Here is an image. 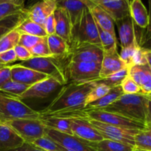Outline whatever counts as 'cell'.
<instances>
[{"instance_id":"cell-1","label":"cell","mask_w":151,"mask_h":151,"mask_svg":"<svg viewBox=\"0 0 151 151\" xmlns=\"http://www.w3.org/2000/svg\"><path fill=\"white\" fill-rule=\"evenodd\" d=\"M95 85L94 81L66 84L62 87L52 103L47 108L38 111L40 116H51L82 110L85 108L87 95Z\"/></svg>"},{"instance_id":"cell-2","label":"cell","mask_w":151,"mask_h":151,"mask_svg":"<svg viewBox=\"0 0 151 151\" xmlns=\"http://www.w3.org/2000/svg\"><path fill=\"white\" fill-rule=\"evenodd\" d=\"M148 100L142 94H123L107 107L97 110L116 114L145 124L149 121Z\"/></svg>"},{"instance_id":"cell-3","label":"cell","mask_w":151,"mask_h":151,"mask_svg":"<svg viewBox=\"0 0 151 151\" xmlns=\"http://www.w3.org/2000/svg\"><path fill=\"white\" fill-rule=\"evenodd\" d=\"M39 117V112L21 100L0 94V123L16 119H36Z\"/></svg>"},{"instance_id":"cell-4","label":"cell","mask_w":151,"mask_h":151,"mask_svg":"<svg viewBox=\"0 0 151 151\" xmlns=\"http://www.w3.org/2000/svg\"><path fill=\"white\" fill-rule=\"evenodd\" d=\"M19 64L55 78L62 86L68 83L66 70L63 69L60 60L53 56L32 57L29 60L21 61Z\"/></svg>"},{"instance_id":"cell-5","label":"cell","mask_w":151,"mask_h":151,"mask_svg":"<svg viewBox=\"0 0 151 151\" xmlns=\"http://www.w3.org/2000/svg\"><path fill=\"white\" fill-rule=\"evenodd\" d=\"M85 44L101 47L98 27L87 7L84 9L78 29L72 37L71 49Z\"/></svg>"},{"instance_id":"cell-6","label":"cell","mask_w":151,"mask_h":151,"mask_svg":"<svg viewBox=\"0 0 151 151\" xmlns=\"http://www.w3.org/2000/svg\"><path fill=\"white\" fill-rule=\"evenodd\" d=\"M2 124L10 127L27 143H32L45 136L46 128L39 119H16Z\"/></svg>"},{"instance_id":"cell-7","label":"cell","mask_w":151,"mask_h":151,"mask_svg":"<svg viewBox=\"0 0 151 151\" xmlns=\"http://www.w3.org/2000/svg\"><path fill=\"white\" fill-rule=\"evenodd\" d=\"M101 63L69 61L66 69L68 81L83 83L100 79Z\"/></svg>"},{"instance_id":"cell-8","label":"cell","mask_w":151,"mask_h":151,"mask_svg":"<svg viewBox=\"0 0 151 151\" xmlns=\"http://www.w3.org/2000/svg\"><path fill=\"white\" fill-rule=\"evenodd\" d=\"M86 120L101 134L105 139L119 142L134 147L135 145L134 137L137 135L139 130L120 128V127L103 123L93 119H86Z\"/></svg>"},{"instance_id":"cell-9","label":"cell","mask_w":151,"mask_h":151,"mask_svg":"<svg viewBox=\"0 0 151 151\" xmlns=\"http://www.w3.org/2000/svg\"><path fill=\"white\" fill-rule=\"evenodd\" d=\"M45 135L58 143L66 151H96L88 144L74 135L46 128Z\"/></svg>"},{"instance_id":"cell-10","label":"cell","mask_w":151,"mask_h":151,"mask_svg":"<svg viewBox=\"0 0 151 151\" xmlns=\"http://www.w3.org/2000/svg\"><path fill=\"white\" fill-rule=\"evenodd\" d=\"M69 56V61L101 63L103 51L99 46L85 44L71 49Z\"/></svg>"},{"instance_id":"cell-11","label":"cell","mask_w":151,"mask_h":151,"mask_svg":"<svg viewBox=\"0 0 151 151\" xmlns=\"http://www.w3.org/2000/svg\"><path fill=\"white\" fill-rule=\"evenodd\" d=\"M61 86H63L57 80L49 77L29 86V88L19 96L18 99L22 100L24 99L46 98Z\"/></svg>"},{"instance_id":"cell-12","label":"cell","mask_w":151,"mask_h":151,"mask_svg":"<svg viewBox=\"0 0 151 151\" xmlns=\"http://www.w3.org/2000/svg\"><path fill=\"white\" fill-rule=\"evenodd\" d=\"M71 120V129L75 137L88 142L102 141L101 134L86 120L82 118H68Z\"/></svg>"},{"instance_id":"cell-13","label":"cell","mask_w":151,"mask_h":151,"mask_svg":"<svg viewBox=\"0 0 151 151\" xmlns=\"http://www.w3.org/2000/svg\"><path fill=\"white\" fill-rule=\"evenodd\" d=\"M103 9L116 22L130 16L129 0H89Z\"/></svg>"},{"instance_id":"cell-14","label":"cell","mask_w":151,"mask_h":151,"mask_svg":"<svg viewBox=\"0 0 151 151\" xmlns=\"http://www.w3.org/2000/svg\"><path fill=\"white\" fill-rule=\"evenodd\" d=\"M56 8L57 0H40L27 9V17L43 26L46 19L54 13Z\"/></svg>"},{"instance_id":"cell-15","label":"cell","mask_w":151,"mask_h":151,"mask_svg":"<svg viewBox=\"0 0 151 151\" xmlns=\"http://www.w3.org/2000/svg\"><path fill=\"white\" fill-rule=\"evenodd\" d=\"M11 71V80L20 83L25 84L29 86L34 85L46 78L47 75L33 70L29 68L17 64L10 65Z\"/></svg>"},{"instance_id":"cell-16","label":"cell","mask_w":151,"mask_h":151,"mask_svg":"<svg viewBox=\"0 0 151 151\" xmlns=\"http://www.w3.org/2000/svg\"><path fill=\"white\" fill-rule=\"evenodd\" d=\"M86 4L82 0H57V7H62L67 12L72 26V40L82 18Z\"/></svg>"},{"instance_id":"cell-17","label":"cell","mask_w":151,"mask_h":151,"mask_svg":"<svg viewBox=\"0 0 151 151\" xmlns=\"http://www.w3.org/2000/svg\"><path fill=\"white\" fill-rule=\"evenodd\" d=\"M115 24L118 29L121 48L138 44L136 37L135 24L131 16L116 21Z\"/></svg>"},{"instance_id":"cell-18","label":"cell","mask_w":151,"mask_h":151,"mask_svg":"<svg viewBox=\"0 0 151 151\" xmlns=\"http://www.w3.org/2000/svg\"><path fill=\"white\" fill-rule=\"evenodd\" d=\"M82 1L90 11L97 26L100 27L103 30L111 33L114 37H116V32H115V22L111 19V17L103 9L89 0H82Z\"/></svg>"},{"instance_id":"cell-19","label":"cell","mask_w":151,"mask_h":151,"mask_svg":"<svg viewBox=\"0 0 151 151\" xmlns=\"http://www.w3.org/2000/svg\"><path fill=\"white\" fill-rule=\"evenodd\" d=\"M128 76L132 78L141 88L144 95L151 93V70L148 64L134 65L129 68Z\"/></svg>"},{"instance_id":"cell-20","label":"cell","mask_w":151,"mask_h":151,"mask_svg":"<svg viewBox=\"0 0 151 151\" xmlns=\"http://www.w3.org/2000/svg\"><path fill=\"white\" fill-rule=\"evenodd\" d=\"M55 21V35L63 38L69 44H72V26L66 10L57 7L54 13Z\"/></svg>"},{"instance_id":"cell-21","label":"cell","mask_w":151,"mask_h":151,"mask_svg":"<svg viewBox=\"0 0 151 151\" xmlns=\"http://www.w3.org/2000/svg\"><path fill=\"white\" fill-rule=\"evenodd\" d=\"M24 140L4 124L0 123V151H10L20 147Z\"/></svg>"},{"instance_id":"cell-22","label":"cell","mask_w":151,"mask_h":151,"mask_svg":"<svg viewBox=\"0 0 151 151\" xmlns=\"http://www.w3.org/2000/svg\"><path fill=\"white\" fill-rule=\"evenodd\" d=\"M128 68L127 65L121 60L119 53L114 54H103L101 63L100 78H104L111 75L122 69Z\"/></svg>"},{"instance_id":"cell-23","label":"cell","mask_w":151,"mask_h":151,"mask_svg":"<svg viewBox=\"0 0 151 151\" xmlns=\"http://www.w3.org/2000/svg\"><path fill=\"white\" fill-rule=\"evenodd\" d=\"M130 16L137 26L142 29H147L149 24V15L141 0L130 1Z\"/></svg>"},{"instance_id":"cell-24","label":"cell","mask_w":151,"mask_h":151,"mask_svg":"<svg viewBox=\"0 0 151 151\" xmlns=\"http://www.w3.org/2000/svg\"><path fill=\"white\" fill-rule=\"evenodd\" d=\"M47 39L52 56L59 60L69 57L71 48L65 40L55 34L47 35Z\"/></svg>"},{"instance_id":"cell-25","label":"cell","mask_w":151,"mask_h":151,"mask_svg":"<svg viewBox=\"0 0 151 151\" xmlns=\"http://www.w3.org/2000/svg\"><path fill=\"white\" fill-rule=\"evenodd\" d=\"M46 128L64 134L73 135L71 129V120L68 118L58 116H41L38 118Z\"/></svg>"},{"instance_id":"cell-26","label":"cell","mask_w":151,"mask_h":151,"mask_svg":"<svg viewBox=\"0 0 151 151\" xmlns=\"http://www.w3.org/2000/svg\"><path fill=\"white\" fill-rule=\"evenodd\" d=\"M122 94H123V91L120 86L111 87L109 93L106 94L104 97L89 103L86 106H85V108L82 110H97V109L106 108L114 103L115 100H117Z\"/></svg>"},{"instance_id":"cell-27","label":"cell","mask_w":151,"mask_h":151,"mask_svg":"<svg viewBox=\"0 0 151 151\" xmlns=\"http://www.w3.org/2000/svg\"><path fill=\"white\" fill-rule=\"evenodd\" d=\"M96 151H133L135 147L130 145L110 139H103L97 142H88Z\"/></svg>"},{"instance_id":"cell-28","label":"cell","mask_w":151,"mask_h":151,"mask_svg":"<svg viewBox=\"0 0 151 151\" xmlns=\"http://www.w3.org/2000/svg\"><path fill=\"white\" fill-rule=\"evenodd\" d=\"M27 18V9L24 11L11 15L0 21V38L10 31L16 29Z\"/></svg>"},{"instance_id":"cell-29","label":"cell","mask_w":151,"mask_h":151,"mask_svg":"<svg viewBox=\"0 0 151 151\" xmlns=\"http://www.w3.org/2000/svg\"><path fill=\"white\" fill-rule=\"evenodd\" d=\"M135 150L151 151V122L147 121L145 127L139 130L134 137Z\"/></svg>"},{"instance_id":"cell-30","label":"cell","mask_w":151,"mask_h":151,"mask_svg":"<svg viewBox=\"0 0 151 151\" xmlns=\"http://www.w3.org/2000/svg\"><path fill=\"white\" fill-rule=\"evenodd\" d=\"M16 29L20 34H27V35H35L40 38L47 36L43 26L30 20L27 17L16 28Z\"/></svg>"},{"instance_id":"cell-31","label":"cell","mask_w":151,"mask_h":151,"mask_svg":"<svg viewBox=\"0 0 151 151\" xmlns=\"http://www.w3.org/2000/svg\"><path fill=\"white\" fill-rule=\"evenodd\" d=\"M98 32L100 36L101 48L103 54H114L117 52V38L112 35L109 32L103 30L99 26Z\"/></svg>"},{"instance_id":"cell-32","label":"cell","mask_w":151,"mask_h":151,"mask_svg":"<svg viewBox=\"0 0 151 151\" xmlns=\"http://www.w3.org/2000/svg\"><path fill=\"white\" fill-rule=\"evenodd\" d=\"M29 88V86L10 80L0 87V94L18 99Z\"/></svg>"},{"instance_id":"cell-33","label":"cell","mask_w":151,"mask_h":151,"mask_svg":"<svg viewBox=\"0 0 151 151\" xmlns=\"http://www.w3.org/2000/svg\"><path fill=\"white\" fill-rule=\"evenodd\" d=\"M128 72H129V68H125L122 69L116 73L113 74L111 75L106 77L104 78H100L94 81L95 83H101L105 84L109 87H114L117 86H120L121 83L124 81L125 78L128 76Z\"/></svg>"},{"instance_id":"cell-34","label":"cell","mask_w":151,"mask_h":151,"mask_svg":"<svg viewBox=\"0 0 151 151\" xmlns=\"http://www.w3.org/2000/svg\"><path fill=\"white\" fill-rule=\"evenodd\" d=\"M20 33L16 29L10 31L0 38V53L14 49L19 44Z\"/></svg>"},{"instance_id":"cell-35","label":"cell","mask_w":151,"mask_h":151,"mask_svg":"<svg viewBox=\"0 0 151 151\" xmlns=\"http://www.w3.org/2000/svg\"><path fill=\"white\" fill-rule=\"evenodd\" d=\"M95 84L96 85L94 86V88L91 90V91L88 93L86 98L85 106H86L87 105L92 103V102L96 101V100H99V99L104 97L106 94L109 93V91H110V89L111 88V87L105 85V84Z\"/></svg>"},{"instance_id":"cell-36","label":"cell","mask_w":151,"mask_h":151,"mask_svg":"<svg viewBox=\"0 0 151 151\" xmlns=\"http://www.w3.org/2000/svg\"><path fill=\"white\" fill-rule=\"evenodd\" d=\"M31 144L45 151H66L58 143L46 135L36 139Z\"/></svg>"},{"instance_id":"cell-37","label":"cell","mask_w":151,"mask_h":151,"mask_svg":"<svg viewBox=\"0 0 151 151\" xmlns=\"http://www.w3.org/2000/svg\"><path fill=\"white\" fill-rule=\"evenodd\" d=\"M30 52L32 57H51L47 37L41 38V41L31 49Z\"/></svg>"},{"instance_id":"cell-38","label":"cell","mask_w":151,"mask_h":151,"mask_svg":"<svg viewBox=\"0 0 151 151\" xmlns=\"http://www.w3.org/2000/svg\"><path fill=\"white\" fill-rule=\"evenodd\" d=\"M24 10V7H21L13 4H9V3L0 4V21L7 16L20 13Z\"/></svg>"},{"instance_id":"cell-39","label":"cell","mask_w":151,"mask_h":151,"mask_svg":"<svg viewBox=\"0 0 151 151\" xmlns=\"http://www.w3.org/2000/svg\"><path fill=\"white\" fill-rule=\"evenodd\" d=\"M120 86L122 88L123 94H141V88L136 83L135 81L128 76L121 83Z\"/></svg>"},{"instance_id":"cell-40","label":"cell","mask_w":151,"mask_h":151,"mask_svg":"<svg viewBox=\"0 0 151 151\" xmlns=\"http://www.w3.org/2000/svg\"><path fill=\"white\" fill-rule=\"evenodd\" d=\"M139 46L138 44H135V45L130 46L128 47H122L121 48V52L119 54V57H120L121 60L127 65L128 68H130L132 65V60L133 57L137 49Z\"/></svg>"},{"instance_id":"cell-41","label":"cell","mask_w":151,"mask_h":151,"mask_svg":"<svg viewBox=\"0 0 151 151\" xmlns=\"http://www.w3.org/2000/svg\"><path fill=\"white\" fill-rule=\"evenodd\" d=\"M41 38L35 36V35H27V34H20L19 44L30 50L35 44H37L41 41Z\"/></svg>"},{"instance_id":"cell-42","label":"cell","mask_w":151,"mask_h":151,"mask_svg":"<svg viewBox=\"0 0 151 151\" xmlns=\"http://www.w3.org/2000/svg\"><path fill=\"white\" fill-rule=\"evenodd\" d=\"M147 63V58L145 55V50L139 47L136 50L134 55L133 57L132 65H145Z\"/></svg>"},{"instance_id":"cell-43","label":"cell","mask_w":151,"mask_h":151,"mask_svg":"<svg viewBox=\"0 0 151 151\" xmlns=\"http://www.w3.org/2000/svg\"><path fill=\"white\" fill-rule=\"evenodd\" d=\"M14 50L16 52L18 60H20L21 61L29 60L32 57L30 50L25 48L23 46L19 45V44L14 47Z\"/></svg>"},{"instance_id":"cell-44","label":"cell","mask_w":151,"mask_h":151,"mask_svg":"<svg viewBox=\"0 0 151 151\" xmlns=\"http://www.w3.org/2000/svg\"><path fill=\"white\" fill-rule=\"evenodd\" d=\"M0 60L5 65H8L9 63L16 61L18 58L14 49H11L0 53Z\"/></svg>"},{"instance_id":"cell-45","label":"cell","mask_w":151,"mask_h":151,"mask_svg":"<svg viewBox=\"0 0 151 151\" xmlns=\"http://www.w3.org/2000/svg\"><path fill=\"white\" fill-rule=\"evenodd\" d=\"M44 30L47 35H54L55 34V21L54 15L52 14L46 19L44 25H43Z\"/></svg>"},{"instance_id":"cell-46","label":"cell","mask_w":151,"mask_h":151,"mask_svg":"<svg viewBox=\"0 0 151 151\" xmlns=\"http://www.w3.org/2000/svg\"><path fill=\"white\" fill-rule=\"evenodd\" d=\"M10 80H11L10 66V65H7L0 69V87Z\"/></svg>"},{"instance_id":"cell-47","label":"cell","mask_w":151,"mask_h":151,"mask_svg":"<svg viewBox=\"0 0 151 151\" xmlns=\"http://www.w3.org/2000/svg\"><path fill=\"white\" fill-rule=\"evenodd\" d=\"M149 7H150V10H149V24L148 26H147V29H141V31H139L140 34L139 32H137V31L136 30V37L137 38H140V37H147L151 35V0H149Z\"/></svg>"},{"instance_id":"cell-48","label":"cell","mask_w":151,"mask_h":151,"mask_svg":"<svg viewBox=\"0 0 151 151\" xmlns=\"http://www.w3.org/2000/svg\"><path fill=\"white\" fill-rule=\"evenodd\" d=\"M137 44L141 48L146 50H151V35L147 37L137 38Z\"/></svg>"},{"instance_id":"cell-49","label":"cell","mask_w":151,"mask_h":151,"mask_svg":"<svg viewBox=\"0 0 151 151\" xmlns=\"http://www.w3.org/2000/svg\"><path fill=\"white\" fill-rule=\"evenodd\" d=\"M10 151H45L31 143L24 142L22 146Z\"/></svg>"},{"instance_id":"cell-50","label":"cell","mask_w":151,"mask_h":151,"mask_svg":"<svg viewBox=\"0 0 151 151\" xmlns=\"http://www.w3.org/2000/svg\"><path fill=\"white\" fill-rule=\"evenodd\" d=\"M25 1H26V0H0V4L9 3V4H15V5L24 7Z\"/></svg>"},{"instance_id":"cell-51","label":"cell","mask_w":151,"mask_h":151,"mask_svg":"<svg viewBox=\"0 0 151 151\" xmlns=\"http://www.w3.org/2000/svg\"><path fill=\"white\" fill-rule=\"evenodd\" d=\"M145 55H146V58H147V64H148L149 67L150 68V70H151V50H145Z\"/></svg>"},{"instance_id":"cell-52","label":"cell","mask_w":151,"mask_h":151,"mask_svg":"<svg viewBox=\"0 0 151 151\" xmlns=\"http://www.w3.org/2000/svg\"><path fill=\"white\" fill-rule=\"evenodd\" d=\"M148 119L151 122V100H148Z\"/></svg>"},{"instance_id":"cell-53","label":"cell","mask_w":151,"mask_h":151,"mask_svg":"<svg viewBox=\"0 0 151 151\" xmlns=\"http://www.w3.org/2000/svg\"><path fill=\"white\" fill-rule=\"evenodd\" d=\"M4 66H7V65L4 64V63H3L2 62H1V60H0V69H1V68H2V67H4Z\"/></svg>"},{"instance_id":"cell-54","label":"cell","mask_w":151,"mask_h":151,"mask_svg":"<svg viewBox=\"0 0 151 151\" xmlns=\"http://www.w3.org/2000/svg\"><path fill=\"white\" fill-rule=\"evenodd\" d=\"M145 96L147 97V99H148V100H151V93H150V94H147V95H145Z\"/></svg>"},{"instance_id":"cell-55","label":"cell","mask_w":151,"mask_h":151,"mask_svg":"<svg viewBox=\"0 0 151 151\" xmlns=\"http://www.w3.org/2000/svg\"><path fill=\"white\" fill-rule=\"evenodd\" d=\"M133 151H142V150H133Z\"/></svg>"},{"instance_id":"cell-56","label":"cell","mask_w":151,"mask_h":151,"mask_svg":"<svg viewBox=\"0 0 151 151\" xmlns=\"http://www.w3.org/2000/svg\"><path fill=\"white\" fill-rule=\"evenodd\" d=\"M142 151H143V150H142Z\"/></svg>"}]
</instances>
